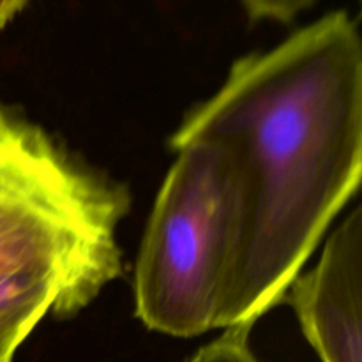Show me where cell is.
I'll list each match as a JSON object with an SVG mask.
<instances>
[{"instance_id":"obj_7","label":"cell","mask_w":362,"mask_h":362,"mask_svg":"<svg viewBox=\"0 0 362 362\" xmlns=\"http://www.w3.org/2000/svg\"><path fill=\"white\" fill-rule=\"evenodd\" d=\"M247 16L253 20L288 21L296 20L303 11L310 9L317 0H240Z\"/></svg>"},{"instance_id":"obj_6","label":"cell","mask_w":362,"mask_h":362,"mask_svg":"<svg viewBox=\"0 0 362 362\" xmlns=\"http://www.w3.org/2000/svg\"><path fill=\"white\" fill-rule=\"evenodd\" d=\"M253 324L226 327L219 338L204 345L186 362H262L250 345Z\"/></svg>"},{"instance_id":"obj_1","label":"cell","mask_w":362,"mask_h":362,"mask_svg":"<svg viewBox=\"0 0 362 362\" xmlns=\"http://www.w3.org/2000/svg\"><path fill=\"white\" fill-rule=\"evenodd\" d=\"M221 145L239 184V235L219 329L253 324L285 299L362 172V42L332 11L264 53L173 133Z\"/></svg>"},{"instance_id":"obj_8","label":"cell","mask_w":362,"mask_h":362,"mask_svg":"<svg viewBox=\"0 0 362 362\" xmlns=\"http://www.w3.org/2000/svg\"><path fill=\"white\" fill-rule=\"evenodd\" d=\"M27 4L28 0H0V28L6 27Z\"/></svg>"},{"instance_id":"obj_2","label":"cell","mask_w":362,"mask_h":362,"mask_svg":"<svg viewBox=\"0 0 362 362\" xmlns=\"http://www.w3.org/2000/svg\"><path fill=\"white\" fill-rule=\"evenodd\" d=\"M127 207L119 186L0 103V274L55 272L80 313L120 274Z\"/></svg>"},{"instance_id":"obj_5","label":"cell","mask_w":362,"mask_h":362,"mask_svg":"<svg viewBox=\"0 0 362 362\" xmlns=\"http://www.w3.org/2000/svg\"><path fill=\"white\" fill-rule=\"evenodd\" d=\"M49 311L59 318L74 315L67 286L55 272L21 269L0 274V362H13L21 343Z\"/></svg>"},{"instance_id":"obj_4","label":"cell","mask_w":362,"mask_h":362,"mask_svg":"<svg viewBox=\"0 0 362 362\" xmlns=\"http://www.w3.org/2000/svg\"><path fill=\"white\" fill-rule=\"evenodd\" d=\"M361 258L362 211L356 207L329 237L317 267L297 274L285 293L322 362H362Z\"/></svg>"},{"instance_id":"obj_3","label":"cell","mask_w":362,"mask_h":362,"mask_svg":"<svg viewBox=\"0 0 362 362\" xmlns=\"http://www.w3.org/2000/svg\"><path fill=\"white\" fill-rule=\"evenodd\" d=\"M173 161L134 269V308L147 329L193 338L219 329L239 235V184L221 145L191 140Z\"/></svg>"}]
</instances>
